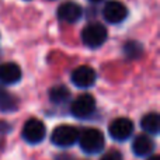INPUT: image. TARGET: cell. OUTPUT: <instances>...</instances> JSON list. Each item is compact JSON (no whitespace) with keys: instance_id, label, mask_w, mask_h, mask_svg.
<instances>
[{"instance_id":"cell-1","label":"cell","mask_w":160,"mask_h":160,"mask_svg":"<svg viewBox=\"0 0 160 160\" xmlns=\"http://www.w3.org/2000/svg\"><path fill=\"white\" fill-rule=\"evenodd\" d=\"M78 141L80 149L87 155H96L102 152L105 146L104 133L97 128H86L82 133H79Z\"/></svg>"},{"instance_id":"cell-2","label":"cell","mask_w":160,"mask_h":160,"mask_svg":"<svg viewBox=\"0 0 160 160\" xmlns=\"http://www.w3.org/2000/svg\"><path fill=\"white\" fill-rule=\"evenodd\" d=\"M107 28L101 22H91L87 24L82 31V41L87 48L96 49L100 48L107 41Z\"/></svg>"},{"instance_id":"cell-3","label":"cell","mask_w":160,"mask_h":160,"mask_svg":"<svg viewBox=\"0 0 160 160\" xmlns=\"http://www.w3.org/2000/svg\"><path fill=\"white\" fill-rule=\"evenodd\" d=\"M79 131L72 125H59L52 131L51 141L59 148H69L78 142Z\"/></svg>"},{"instance_id":"cell-4","label":"cell","mask_w":160,"mask_h":160,"mask_svg":"<svg viewBox=\"0 0 160 160\" xmlns=\"http://www.w3.org/2000/svg\"><path fill=\"white\" fill-rule=\"evenodd\" d=\"M21 135L24 138V141L28 142V143H41L47 136V128H45L42 121H39L37 118H31L24 124Z\"/></svg>"},{"instance_id":"cell-5","label":"cell","mask_w":160,"mask_h":160,"mask_svg":"<svg viewBox=\"0 0 160 160\" xmlns=\"http://www.w3.org/2000/svg\"><path fill=\"white\" fill-rule=\"evenodd\" d=\"M94 110H96V100L88 93L80 94L70 105L72 115L79 119H84L87 117H90L94 112Z\"/></svg>"},{"instance_id":"cell-6","label":"cell","mask_w":160,"mask_h":160,"mask_svg":"<svg viewBox=\"0 0 160 160\" xmlns=\"http://www.w3.org/2000/svg\"><path fill=\"white\" fill-rule=\"evenodd\" d=\"M128 16V8L122 2L118 0H110L104 4L102 8V17L110 24H119Z\"/></svg>"},{"instance_id":"cell-7","label":"cell","mask_w":160,"mask_h":160,"mask_svg":"<svg viewBox=\"0 0 160 160\" xmlns=\"http://www.w3.org/2000/svg\"><path fill=\"white\" fill-rule=\"evenodd\" d=\"M108 132L114 141L124 142L132 135L133 122L128 118H115L108 127Z\"/></svg>"},{"instance_id":"cell-8","label":"cell","mask_w":160,"mask_h":160,"mask_svg":"<svg viewBox=\"0 0 160 160\" xmlns=\"http://www.w3.org/2000/svg\"><path fill=\"white\" fill-rule=\"evenodd\" d=\"M96 79H97L96 70L90 66H86V65L76 68L72 72V76H70V80H72L73 84L76 87H82V88L91 87L96 83Z\"/></svg>"},{"instance_id":"cell-9","label":"cell","mask_w":160,"mask_h":160,"mask_svg":"<svg viewBox=\"0 0 160 160\" xmlns=\"http://www.w3.org/2000/svg\"><path fill=\"white\" fill-rule=\"evenodd\" d=\"M56 14H58L59 20H62L65 22H69V24H73V22L80 20V17L83 14V8L75 2H66L59 6Z\"/></svg>"},{"instance_id":"cell-10","label":"cell","mask_w":160,"mask_h":160,"mask_svg":"<svg viewBox=\"0 0 160 160\" xmlns=\"http://www.w3.org/2000/svg\"><path fill=\"white\" fill-rule=\"evenodd\" d=\"M21 79V69L14 62H6L0 65V82L3 84H16Z\"/></svg>"},{"instance_id":"cell-11","label":"cell","mask_w":160,"mask_h":160,"mask_svg":"<svg viewBox=\"0 0 160 160\" xmlns=\"http://www.w3.org/2000/svg\"><path fill=\"white\" fill-rule=\"evenodd\" d=\"M132 150L139 158L149 156L155 150V142L149 135H138L132 142Z\"/></svg>"},{"instance_id":"cell-12","label":"cell","mask_w":160,"mask_h":160,"mask_svg":"<svg viewBox=\"0 0 160 160\" xmlns=\"http://www.w3.org/2000/svg\"><path fill=\"white\" fill-rule=\"evenodd\" d=\"M141 127L145 132H148L149 135H158L160 129V117L158 112H149L146 115H143L141 121Z\"/></svg>"},{"instance_id":"cell-13","label":"cell","mask_w":160,"mask_h":160,"mask_svg":"<svg viewBox=\"0 0 160 160\" xmlns=\"http://www.w3.org/2000/svg\"><path fill=\"white\" fill-rule=\"evenodd\" d=\"M70 97V91L68 87L59 84V86H55L49 90V100L55 104H63L65 101H68Z\"/></svg>"},{"instance_id":"cell-14","label":"cell","mask_w":160,"mask_h":160,"mask_svg":"<svg viewBox=\"0 0 160 160\" xmlns=\"http://www.w3.org/2000/svg\"><path fill=\"white\" fill-rule=\"evenodd\" d=\"M17 108V100L7 91L0 90V110L2 111H14Z\"/></svg>"},{"instance_id":"cell-15","label":"cell","mask_w":160,"mask_h":160,"mask_svg":"<svg viewBox=\"0 0 160 160\" xmlns=\"http://www.w3.org/2000/svg\"><path fill=\"white\" fill-rule=\"evenodd\" d=\"M142 51H143V49H142V45L138 44V42H135V41L127 42V44H125V47H124L125 55H127L129 59L139 58V56L142 55Z\"/></svg>"},{"instance_id":"cell-16","label":"cell","mask_w":160,"mask_h":160,"mask_svg":"<svg viewBox=\"0 0 160 160\" xmlns=\"http://www.w3.org/2000/svg\"><path fill=\"white\" fill-rule=\"evenodd\" d=\"M100 160H124V156H122V153L118 152V150H110V152L105 153Z\"/></svg>"},{"instance_id":"cell-17","label":"cell","mask_w":160,"mask_h":160,"mask_svg":"<svg viewBox=\"0 0 160 160\" xmlns=\"http://www.w3.org/2000/svg\"><path fill=\"white\" fill-rule=\"evenodd\" d=\"M8 131H10V125L6 124V122H3V121H0V133L2 132H8Z\"/></svg>"},{"instance_id":"cell-18","label":"cell","mask_w":160,"mask_h":160,"mask_svg":"<svg viewBox=\"0 0 160 160\" xmlns=\"http://www.w3.org/2000/svg\"><path fill=\"white\" fill-rule=\"evenodd\" d=\"M148 160H160V158H159L158 155H153V156H150V158L148 159Z\"/></svg>"},{"instance_id":"cell-19","label":"cell","mask_w":160,"mask_h":160,"mask_svg":"<svg viewBox=\"0 0 160 160\" xmlns=\"http://www.w3.org/2000/svg\"><path fill=\"white\" fill-rule=\"evenodd\" d=\"M90 2H93V3H98V2H102V0H90Z\"/></svg>"}]
</instances>
